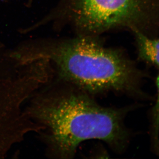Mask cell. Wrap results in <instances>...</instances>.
<instances>
[{"label":"cell","instance_id":"3","mask_svg":"<svg viewBox=\"0 0 159 159\" xmlns=\"http://www.w3.org/2000/svg\"><path fill=\"white\" fill-rule=\"evenodd\" d=\"M70 9L79 35L118 28L145 33L157 21L158 0H70Z\"/></svg>","mask_w":159,"mask_h":159},{"label":"cell","instance_id":"5","mask_svg":"<svg viewBox=\"0 0 159 159\" xmlns=\"http://www.w3.org/2000/svg\"><path fill=\"white\" fill-rule=\"evenodd\" d=\"M159 91L157 94L156 103L151 110L152 146L153 152L159 153Z\"/></svg>","mask_w":159,"mask_h":159},{"label":"cell","instance_id":"4","mask_svg":"<svg viewBox=\"0 0 159 159\" xmlns=\"http://www.w3.org/2000/svg\"><path fill=\"white\" fill-rule=\"evenodd\" d=\"M133 32L135 35L138 47L139 59L158 69V39L148 37V35L141 31L136 30Z\"/></svg>","mask_w":159,"mask_h":159},{"label":"cell","instance_id":"2","mask_svg":"<svg viewBox=\"0 0 159 159\" xmlns=\"http://www.w3.org/2000/svg\"><path fill=\"white\" fill-rule=\"evenodd\" d=\"M45 58L54 64V78L92 96L113 92L149 99L142 88L147 74L120 50L106 48L96 36L79 35Z\"/></svg>","mask_w":159,"mask_h":159},{"label":"cell","instance_id":"1","mask_svg":"<svg viewBox=\"0 0 159 159\" xmlns=\"http://www.w3.org/2000/svg\"><path fill=\"white\" fill-rule=\"evenodd\" d=\"M29 100L25 112L44 127L38 134L49 158H73L80 144L88 140L102 141L118 153L130 142L131 131L124 121L135 105L102 106L92 95L54 78Z\"/></svg>","mask_w":159,"mask_h":159}]
</instances>
